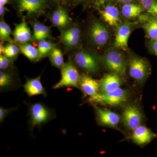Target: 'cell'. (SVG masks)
Returning a JSON list of instances; mask_svg holds the SVG:
<instances>
[{
	"instance_id": "1",
	"label": "cell",
	"mask_w": 157,
	"mask_h": 157,
	"mask_svg": "<svg viewBox=\"0 0 157 157\" xmlns=\"http://www.w3.org/2000/svg\"><path fill=\"white\" fill-rule=\"evenodd\" d=\"M11 4L19 17L30 22L46 15L52 6L47 0H11Z\"/></svg>"
},
{
	"instance_id": "2",
	"label": "cell",
	"mask_w": 157,
	"mask_h": 157,
	"mask_svg": "<svg viewBox=\"0 0 157 157\" xmlns=\"http://www.w3.org/2000/svg\"><path fill=\"white\" fill-rule=\"evenodd\" d=\"M101 63L111 73L120 76L126 74L127 61L124 56L120 51L109 48L100 59Z\"/></svg>"
},
{
	"instance_id": "3",
	"label": "cell",
	"mask_w": 157,
	"mask_h": 157,
	"mask_svg": "<svg viewBox=\"0 0 157 157\" xmlns=\"http://www.w3.org/2000/svg\"><path fill=\"white\" fill-rule=\"evenodd\" d=\"M72 60L75 64L86 73H96L99 70V58L94 52L77 49L72 55Z\"/></svg>"
},
{
	"instance_id": "4",
	"label": "cell",
	"mask_w": 157,
	"mask_h": 157,
	"mask_svg": "<svg viewBox=\"0 0 157 157\" xmlns=\"http://www.w3.org/2000/svg\"><path fill=\"white\" fill-rule=\"evenodd\" d=\"M88 37L90 42L98 48L105 46L109 41V32L102 22L95 20L90 23L87 31Z\"/></svg>"
},
{
	"instance_id": "5",
	"label": "cell",
	"mask_w": 157,
	"mask_h": 157,
	"mask_svg": "<svg viewBox=\"0 0 157 157\" xmlns=\"http://www.w3.org/2000/svg\"><path fill=\"white\" fill-rule=\"evenodd\" d=\"M61 78L53 86V89L65 87H79L80 75L76 65L73 61L69 60L65 63L61 70Z\"/></svg>"
},
{
	"instance_id": "6",
	"label": "cell",
	"mask_w": 157,
	"mask_h": 157,
	"mask_svg": "<svg viewBox=\"0 0 157 157\" xmlns=\"http://www.w3.org/2000/svg\"><path fill=\"white\" fill-rule=\"evenodd\" d=\"M128 92L125 90L118 88L108 92L98 94L90 97V101L110 106H116L123 104L127 101Z\"/></svg>"
},
{
	"instance_id": "7",
	"label": "cell",
	"mask_w": 157,
	"mask_h": 157,
	"mask_svg": "<svg viewBox=\"0 0 157 157\" xmlns=\"http://www.w3.org/2000/svg\"><path fill=\"white\" fill-rule=\"evenodd\" d=\"M81 29L78 25L72 24L67 28L61 32L59 40L64 46L66 50L76 49L79 46L81 40Z\"/></svg>"
},
{
	"instance_id": "8",
	"label": "cell",
	"mask_w": 157,
	"mask_h": 157,
	"mask_svg": "<svg viewBox=\"0 0 157 157\" xmlns=\"http://www.w3.org/2000/svg\"><path fill=\"white\" fill-rule=\"evenodd\" d=\"M151 72L149 64L145 59L134 56L129 63V73L135 80L142 82L146 79Z\"/></svg>"
},
{
	"instance_id": "9",
	"label": "cell",
	"mask_w": 157,
	"mask_h": 157,
	"mask_svg": "<svg viewBox=\"0 0 157 157\" xmlns=\"http://www.w3.org/2000/svg\"><path fill=\"white\" fill-rule=\"evenodd\" d=\"M29 115L32 128L46 123L53 117L52 110L41 103H36L30 106Z\"/></svg>"
},
{
	"instance_id": "10",
	"label": "cell",
	"mask_w": 157,
	"mask_h": 157,
	"mask_svg": "<svg viewBox=\"0 0 157 157\" xmlns=\"http://www.w3.org/2000/svg\"><path fill=\"white\" fill-rule=\"evenodd\" d=\"M67 6V5H64L56 7L49 16L52 25L57 28L60 32L73 24L72 18L69 15Z\"/></svg>"
},
{
	"instance_id": "11",
	"label": "cell",
	"mask_w": 157,
	"mask_h": 157,
	"mask_svg": "<svg viewBox=\"0 0 157 157\" xmlns=\"http://www.w3.org/2000/svg\"><path fill=\"white\" fill-rule=\"evenodd\" d=\"M142 116L140 109L134 104H129L124 108L122 121L124 125L131 131H134L140 125Z\"/></svg>"
},
{
	"instance_id": "12",
	"label": "cell",
	"mask_w": 157,
	"mask_h": 157,
	"mask_svg": "<svg viewBox=\"0 0 157 157\" xmlns=\"http://www.w3.org/2000/svg\"><path fill=\"white\" fill-rule=\"evenodd\" d=\"M133 26L134 24L128 21L119 24L113 43L115 48L123 50H128V41Z\"/></svg>"
},
{
	"instance_id": "13",
	"label": "cell",
	"mask_w": 157,
	"mask_h": 157,
	"mask_svg": "<svg viewBox=\"0 0 157 157\" xmlns=\"http://www.w3.org/2000/svg\"><path fill=\"white\" fill-rule=\"evenodd\" d=\"M99 9V12L103 20L110 26L117 27L120 23V14L118 8L110 3L104 5Z\"/></svg>"
},
{
	"instance_id": "14",
	"label": "cell",
	"mask_w": 157,
	"mask_h": 157,
	"mask_svg": "<svg viewBox=\"0 0 157 157\" xmlns=\"http://www.w3.org/2000/svg\"><path fill=\"white\" fill-rule=\"evenodd\" d=\"M14 25L15 28L12 32L14 43L21 44L33 41V35L25 19H22L20 23L16 24Z\"/></svg>"
},
{
	"instance_id": "15",
	"label": "cell",
	"mask_w": 157,
	"mask_h": 157,
	"mask_svg": "<svg viewBox=\"0 0 157 157\" xmlns=\"http://www.w3.org/2000/svg\"><path fill=\"white\" fill-rule=\"evenodd\" d=\"M100 81L86 75H81L78 85L86 96L90 97L99 94L100 90Z\"/></svg>"
},
{
	"instance_id": "16",
	"label": "cell",
	"mask_w": 157,
	"mask_h": 157,
	"mask_svg": "<svg viewBox=\"0 0 157 157\" xmlns=\"http://www.w3.org/2000/svg\"><path fill=\"white\" fill-rule=\"evenodd\" d=\"M97 117L100 124L114 128L120 121V117L115 113L107 109L96 108Z\"/></svg>"
},
{
	"instance_id": "17",
	"label": "cell",
	"mask_w": 157,
	"mask_h": 157,
	"mask_svg": "<svg viewBox=\"0 0 157 157\" xmlns=\"http://www.w3.org/2000/svg\"><path fill=\"white\" fill-rule=\"evenodd\" d=\"M41 75L36 78H27L25 84L23 85L25 91L29 97L42 95H47L45 88L43 87L41 81Z\"/></svg>"
},
{
	"instance_id": "18",
	"label": "cell",
	"mask_w": 157,
	"mask_h": 157,
	"mask_svg": "<svg viewBox=\"0 0 157 157\" xmlns=\"http://www.w3.org/2000/svg\"><path fill=\"white\" fill-rule=\"evenodd\" d=\"M156 135L144 126L140 125L134 130L132 139L139 145H144L149 143Z\"/></svg>"
},
{
	"instance_id": "19",
	"label": "cell",
	"mask_w": 157,
	"mask_h": 157,
	"mask_svg": "<svg viewBox=\"0 0 157 157\" xmlns=\"http://www.w3.org/2000/svg\"><path fill=\"white\" fill-rule=\"evenodd\" d=\"M33 27V41L38 42L40 40L53 39L50 27L45 25L37 20L31 22Z\"/></svg>"
},
{
	"instance_id": "20",
	"label": "cell",
	"mask_w": 157,
	"mask_h": 157,
	"mask_svg": "<svg viewBox=\"0 0 157 157\" xmlns=\"http://www.w3.org/2000/svg\"><path fill=\"white\" fill-rule=\"evenodd\" d=\"M100 82V90L106 93L120 88L122 80L119 75L111 73L104 76Z\"/></svg>"
},
{
	"instance_id": "21",
	"label": "cell",
	"mask_w": 157,
	"mask_h": 157,
	"mask_svg": "<svg viewBox=\"0 0 157 157\" xmlns=\"http://www.w3.org/2000/svg\"><path fill=\"white\" fill-rule=\"evenodd\" d=\"M144 11V9L140 4L129 3L124 4L121 8V14L125 18L130 19L140 16Z\"/></svg>"
},
{
	"instance_id": "22",
	"label": "cell",
	"mask_w": 157,
	"mask_h": 157,
	"mask_svg": "<svg viewBox=\"0 0 157 157\" xmlns=\"http://www.w3.org/2000/svg\"><path fill=\"white\" fill-rule=\"evenodd\" d=\"M143 22V28L147 37L151 40L157 39V18L149 14Z\"/></svg>"
},
{
	"instance_id": "23",
	"label": "cell",
	"mask_w": 157,
	"mask_h": 157,
	"mask_svg": "<svg viewBox=\"0 0 157 157\" xmlns=\"http://www.w3.org/2000/svg\"><path fill=\"white\" fill-rule=\"evenodd\" d=\"M17 45L19 46L21 52L31 62H37L39 60V52L38 48L29 42Z\"/></svg>"
},
{
	"instance_id": "24",
	"label": "cell",
	"mask_w": 157,
	"mask_h": 157,
	"mask_svg": "<svg viewBox=\"0 0 157 157\" xmlns=\"http://www.w3.org/2000/svg\"><path fill=\"white\" fill-rule=\"evenodd\" d=\"M48 56L52 66L61 70L65 63L62 51L57 45L52 48Z\"/></svg>"
},
{
	"instance_id": "25",
	"label": "cell",
	"mask_w": 157,
	"mask_h": 157,
	"mask_svg": "<svg viewBox=\"0 0 157 157\" xmlns=\"http://www.w3.org/2000/svg\"><path fill=\"white\" fill-rule=\"evenodd\" d=\"M1 70L0 71V88L1 90L10 87L14 81V73L11 70Z\"/></svg>"
},
{
	"instance_id": "26",
	"label": "cell",
	"mask_w": 157,
	"mask_h": 157,
	"mask_svg": "<svg viewBox=\"0 0 157 157\" xmlns=\"http://www.w3.org/2000/svg\"><path fill=\"white\" fill-rule=\"evenodd\" d=\"M49 40L45 39L38 42L37 48L39 52V60L43 58L48 56L52 48L56 45V44H55Z\"/></svg>"
},
{
	"instance_id": "27",
	"label": "cell",
	"mask_w": 157,
	"mask_h": 157,
	"mask_svg": "<svg viewBox=\"0 0 157 157\" xmlns=\"http://www.w3.org/2000/svg\"><path fill=\"white\" fill-rule=\"evenodd\" d=\"M12 34L10 26L6 23L4 17H1L0 21V39L1 41L14 43V40L11 39V35Z\"/></svg>"
},
{
	"instance_id": "28",
	"label": "cell",
	"mask_w": 157,
	"mask_h": 157,
	"mask_svg": "<svg viewBox=\"0 0 157 157\" xmlns=\"http://www.w3.org/2000/svg\"><path fill=\"white\" fill-rule=\"evenodd\" d=\"M21 52L19 46L14 43L8 42L4 45L2 55L12 60H15Z\"/></svg>"
},
{
	"instance_id": "29",
	"label": "cell",
	"mask_w": 157,
	"mask_h": 157,
	"mask_svg": "<svg viewBox=\"0 0 157 157\" xmlns=\"http://www.w3.org/2000/svg\"><path fill=\"white\" fill-rule=\"evenodd\" d=\"M140 5L147 13L157 19V0H140Z\"/></svg>"
},
{
	"instance_id": "30",
	"label": "cell",
	"mask_w": 157,
	"mask_h": 157,
	"mask_svg": "<svg viewBox=\"0 0 157 157\" xmlns=\"http://www.w3.org/2000/svg\"><path fill=\"white\" fill-rule=\"evenodd\" d=\"M14 60L11 59L5 56L4 55H0V69L7 70L12 67Z\"/></svg>"
},
{
	"instance_id": "31",
	"label": "cell",
	"mask_w": 157,
	"mask_h": 157,
	"mask_svg": "<svg viewBox=\"0 0 157 157\" xmlns=\"http://www.w3.org/2000/svg\"><path fill=\"white\" fill-rule=\"evenodd\" d=\"M113 1V0H87L86 2L90 3L95 8L99 9L106 4L111 3Z\"/></svg>"
},
{
	"instance_id": "32",
	"label": "cell",
	"mask_w": 157,
	"mask_h": 157,
	"mask_svg": "<svg viewBox=\"0 0 157 157\" xmlns=\"http://www.w3.org/2000/svg\"><path fill=\"white\" fill-rule=\"evenodd\" d=\"M15 109H16L15 108L6 109L3 107H0V122L1 123L3 122L5 118L9 115V113L15 110Z\"/></svg>"
},
{
	"instance_id": "33",
	"label": "cell",
	"mask_w": 157,
	"mask_h": 157,
	"mask_svg": "<svg viewBox=\"0 0 157 157\" xmlns=\"http://www.w3.org/2000/svg\"><path fill=\"white\" fill-rule=\"evenodd\" d=\"M51 5L56 7L67 5L66 0H47Z\"/></svg>"
},
{
	"instance_id": "34",
	"label": "cell",
	"mask_w": 157,
	"mask_h": 157,
	"mask_svg": "<svg viewBox=\"0 0 157 157\" xmlns=\"http://www.w3.org/2000/svg\"><path fill=\"white\" fill-rule=\"evenodd\" d=\"M67 5L70 6H76L87 2V0H66Z\"/></svg>"
},
{
	"instance_id": "35",
	"label": "cell",
	"mask_w": 157,
	"mask_h": 157,
	"mask_svg": "<svg viewBox=\"0 0 157 157\" xmlns=\"http://www.w3.org/2000/svg\"><path fill=\"white\" fill-rule=\"evenodd\" d=\"M150 48L152 52L157 56V39L151 40Z\"/></svg>"
},
{
	"instance_id": "36",
	"label": "cell",
	"mask_w": 157,
	"mask_h": 157,
	"mask_svg": "<svg viewBox=\"0 0 157 157\" xmlns=\"http://www.w3.org/2000/svg\"><path fill=\"white\" fill-rule=\"evenodd\" d=\"M9 11V9L5 6H0V16L1 17H4V15Z\"/></svg>"
},
{
	"instance_id": "37",
	"label": "cell",
	"mask_w": 157,
	"mask_h": 157,
	"mask_svg": "<svg viewBox=\"0 0 157 157\" xmlns=\"http://www.w3.org/2000/svg\"><path fill=\"white\" fill-rule=\"evenodd\" d=\"M11 0H0V6H5L7 4L11 3Z\"/></svg>"
},
{
	"instance_id": "38",
	"label": "cell",
	"mask_w": 157,
	"mask_h": 157,
	"mask_svg": "<svg viewBox=\"0 0 157 157\" xmlns=\"http://www.w3.org/2000/svg\"><path fill=\"white\" fill-rule=\"evenodd\" d=\"M4 41H1V43H0V55H2L3 52H4Z\"/></svg>"
},
{
	"instance_id": "39",
	"label": "cell",
	"mask_w": 157,
	"mask_h": 157,
	"mask_svg": "<svg viewBox=\"0 0 157 157\" xmlns=\"http://www.w3.org/2000/svg\"><path fill=\"white\" fill-rule=\"evenodd\" d=\"M121 3L123 4H127V3L134 2L136 0H118Z\"/></svg>"
}]
</instances>
